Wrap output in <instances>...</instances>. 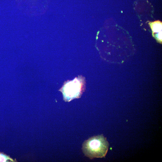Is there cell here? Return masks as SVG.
Instances as JSON below:
<instances>
[{"label": "cell", "instance_id": "obj_1", "mask_svg": "<svg viewBox=\"0 0 162 162\" xmlns=\"http://www.w3.org/2000/svg\"><path fill=\"white\" fill-rule=\"evenodd\" d=\"M109 144L103 134L94 136L85 140L82 149L85 155L90 159L102 158L105 156Z\"/></svg>", "mask_w": 162, "mask_h": 162}, {"label": "cell", "instance_id": "obj_2", "mask_svg": "<svg viewBox=\"0 0 162 162\" xmlns=\"http://www.w3.org/2000/svg\"><path fill=\"white\" fill-rule=\"evenodd\" d=\"M83 81L81 78H76L64 84L60 91L65 101H70L80 97L83 90Z\"/></svg>", "mask_w": 162, "mask_h": 162}, {"label": "cell", "instance_id": "obj_3", "mask_svg": "<svg viewBox=\"0 0 162 162\" xmlns=\"http://www.w3.org/2000/svg\"><path fill=\"white\" fill-rule=\"evenodd\" d=\"M150 26L153 33H159L162 32V22L159 20L152 22Z\"/></svg>", "mask_w": 162, "mask_h": 162}, {"label": "cell", "instance_id": "obj_4", "mask_svg": "<svg viewBox=\"0 0 162 162\" xmlns=\"http://www.w3.org/2000/svg\"><path fill=\"white\" fill-rule=\"evenodd\" d=\"M8 160L14 161L13 160L9 158L8 156L0 153V162H6Z\"/></svg>", "mask_w": 162, "mask_h": 162}]
</instances>
